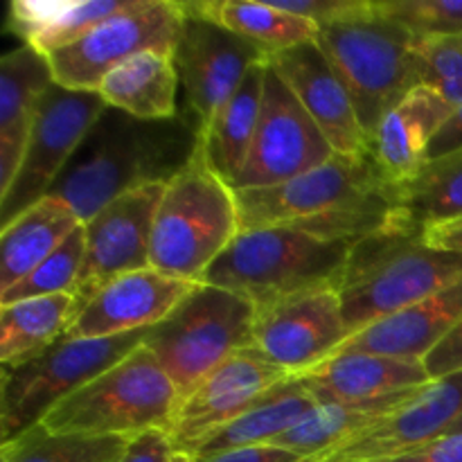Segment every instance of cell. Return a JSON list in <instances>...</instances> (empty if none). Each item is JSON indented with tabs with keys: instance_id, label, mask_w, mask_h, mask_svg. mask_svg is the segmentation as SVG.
<instances>
[{
	"instance_id": "6da1fadb",
	"label": "cell",
	"mask_w": 462,
	"mask_h": 462,
	"mask_svg": "<svg viewBox=\"0 0 462 462\" xmlns=\"http://www.w3.org/2000/svg\"><path fill=\"white\" fill-rule=\"evenodd\" d=\"M199 140L188 111L174 120H138L106 108L48 197L61 199L86 224L131 189L170 183L188 165Z\"/></svg>"
},
{
	"instance_id": "7a4b0ae2",
	"label": "cell",
	"mask_w": 462,
	"mask_h": 462,
	"mask_svg": "<svg viewBox=\"0 0 462 462\" xmlns=\"http://www.w3.org/2000/svg\"><path fill=\"white\" fill-rule=\"evenodd\" d=\"M316 45L346 86L373 144L383 117L420 86L418 34L382 12L377 0H359L346 16L319 27Z\"/></svg>"
},
{
	"instance_id": "3957f363",
	"label": "cell",
	"mask_w": 462,
	"mask_h": 462,
	"mask_svg": "<svg viewBox=\"0 0 462 462\" xmlns=\"http://www.w3.org/2000/svg\"><path fill=\"white\" fill-rule=\"evenodd\" d=\"M462 278V253L440 251L400 226L355 244L337 291L350 334L388 319Z\"/></svg>"
},
{
	"instance_id": "277c9868",
	"label": "cell",
	"mask_w": 462,
	"mask_h": 462,
	"mask_svg": "<svg viewBox=\"0 0 462 462\" xmlns=\"http://www.w3.org/2000/svg\"><path fill=\"white\" fill-rule=\"evenodd\" d=\"M242 233L237 194L208 161L203 140L165 185L152 228L149 266L185 282H203L217 257Z\"/></svg>"
},
{
	"instance_id": "5b68a950",
	"label": "cell",
	"mask_w": 462,
	"mask_h": 462,
	"mask_svg": "<svg viewBox=\"0 0 462 462\" xmlns=\"http://www.w3.org/2000/svg\"><path fill=\"white\" fill-rule=\"evenodd\" d=\"M352 246L291 226L242 230L203 275V284L228 289L255 310L314 289L337 287Z\"/></svg>"
},
{
	"instance_id": "8992f818",
	"label": "cell",
	"mask_w": 462,
	"mask_h": 462,
	"mask_svg": "<svg viewBox=\"0 0 462 462\" xmlns=\"http://www.w3.org/2000/svg\"><path fill=\"white\" fill-rule=\"evenodd\" d=\"M179 406L174 383L143 343L120 364L72 393L41 424L52 433L138 438L153 429L170 431Z\"/></svg>"
},
{
	"instance_id": "52a82bcc",
	"label": "cell",
	"mask_w": 462,
	"mask_h": 462,
	"mask_svg": "<svg viewBox=\"0 0 462 462\" xmlns=\"http://www.w3.org/2000/svg\"><path fill=\"white\" fill-rule=\"evenodd\" d=\"M257 310L251 300L215 284H197L144 346L174 383L180 402L239 350L253 347Z\"/></svg>"
},
{
	"instance_id": "ba28073f",
	"label": "cell",
	"mask_w": 462,
	"mask_h": 462,
	"mask_svg": "<svg viewBox=\"0 0 462 462\" xmlns=\"http://www.w3.org/2000/svg\"><path fill=\"white\" fill-rule=\"evenodd\" d=\"M149 329L106 338H66L16 368H3L0 440L12 442L39 427L63 400L140 347Z\"/></svg>"
},
{
	"instance_id": "9c48e42d",
	"label": "cell",
	"mask_w": 462,
	"mask_h": 462,
	"mask_svg": "<svg viewBox=\"0 0 462 462\" xmlns=\"http://www.w3.org/2000/svg\"><path fill=\"white\" fill-rule=\"evenodd\" d=\"M183 21V3L131 0L122 12L95 25L75 43L48 54L54 84L97 93L104 77L126 59L147 50L174 52Z\"/></svg>"
},
{
	"instance_id": "30bf717a",
	"label": "cell",
	"mask_w": 462,
	"mask_h": 462,
	"mask_svg": "<svg viewBox=\"0 0 462 462\" xmlns=\"http://www.w3.org/2000/svg\"><path fill=\"white\" fill-rule=\"evenodd\" d=\"M106 108L99 93L70 90L59 84L45 90L12 185L0 194V226L12 224L21 212L52 192Z\"/></svg>"
},
{
	"instance_id": "8fae6325",
	"label": "cell",
	"mask_w": 462,
	"mask_h": 462,
	"mask_svg": "<svg viewBox=\"0 0 462 462\" xmlns=\"http://www.w3.org/2000/svg\"><path fill=\"white\" fill-rule=\"evenodd\" d=\"M393 185L379 167L373 152L347 156L334 153L328 162L271 188L235 189L239 208V228H275L343 206L361 194Z\"/></svg>"
},
{
	"instance_id": "7c38bea8",
	"label": "cell",
	"mask_w": 462,
	"mask_h": 462,
	"mask_svg": "<svg viewBox=\"0 0 462 462\" xmlns=\"http://www.w3.org/2000/svg\"><path fill=\"white\" fill-rule=\"evenodd\" d=\"M334 153L319 125L269 63L255 138L233 188L253 189L287 183L328 162Z\"/></svg>"
},
{
	"instance_id": "4fadbf2b",
	"label": "cell",
	"mask_w": 462,
	"mask_h": 462,
	"mask_svg": "<svg viewBox=\"0 0 462 462\" xmlns=\"http://www.w3.org/2000/svg\"><path fill=\"white\" fill-rule=\"evenodd\" d=\"M262 59L269 54L255 43L185 9L174 63L185 93V111L197 122L199 134L210 126L217 111Z\"/></svg>"
},
{
	"instance_id": "5bb4252c",
	"label": "cell",
	"mask_w": 462,
	"mask_h": 462,
	"mask_svg": "<svg viewBox=\"0 0 462 462\" xmlns=\"http://www.w3.org/2000/svg\"><path fill=\"white\" fill-rule=\"evenodd\" d=\"M350 337L337 287H325L257 310L253 347L300 377L332 359Z\"/></svg>"
},
{
	"instance_id": "9a60e30c",
	"label": "cell",
	"mask_w": 462,
	"mask_h": 462,
	"mask_svg": "<svg viewBox=\"0 0 462 462\" xmlns=\"http://www.w3.org/2000/svg\"><path fill=\"white\" fill-rule=\"evenodd\" d=\"M289 377L293 374L271 364L255 347L239 350L180 402L167 431L174 451L192 458L217 431L246 413L257 400Z\"/></svg>"
},
{
	"instance_id": "2e32d148",
	"label": "cell",
	"mask_w": 462,
	"mask_h": 462,
	"mask_svg": "<svg viewBox=\"0 0 462 462\" xmlns=\"http://www.w3.org/2000/svg\"><path fill=\"white\" fill-rule=\"evenodd\" d=\"M165 185L156 183L131 189L86 221L84 266L72 291L79 302V311L116 278L149 269L153 215Z\"/></svg>"
},
{
	"instance_id": "e0dca14e",
	"label": "cell",
	"mask_w": 462,
	"mask_h": 462,
	"mask_svg": "<svg viewBox=\"0 0 462 462\" xmlns=\"http://www.w3.org/2000/svg\"><path fill=\"white\" fill-rule=\"evenodd\" d=\"M462 418V373L436 379L413 400L388 415L382 424L361 433L314 462H379L447 436Z\"/></svg>"
},
{
	"instance_id": "ac0fdd59",
	"label": "cell",
	"mask_w": 462,
	"mask_h": 462,
	"mask_svg": "<svg viewBox=\"0 0 462 462\" xmlns=\"http://www.w3.org/2000/svg\"><path fill=\"white\" fill-rule=\"evenodd\" d=\"M194 287L197 282L170 278L152 266L120 275L81 307L66 338H106L156 328Z\"/></svg>"
},
{
	"instance_id": "d6986e66",
	"label": "cell",
	"mask_w": 462,
	"mask_h": 462,
	"mask_svg": "<svg viewBox=\"0 0 462 462\" xmlns=\"http://www.w3.org/2000/svg\"><path fill=\"white\" fill-rule=\"evenodd\" d=\"M269 63L319 125L334 152L347 156L370 152L355 104L319 45L307 43L275 52L269 57Z\"/></svg>"
},
{
	"instance_id": "ffe728a7",
	"label": "cell",
	"mask_w": 462,
	"mask_h": 462,
	"mask_svg": "<svg viewBox=\"0 0 462 462\" xmlns=\"http://www.w3.org/2000/svg\"><path fill=\"white\" fill-rule=\"evenodd\" d=\"M462 320V278L433 296L377 320L343 343L341 352L424 361V356Z\"/></svg>"
},
{
	"instance_id": "44dd1931",
	"label": "cell",
	"mask_w": 462,
	"mask_h": 462,
	"mask_svg": "<svg viewBox=\"0 0 462 462\" xmlns=\"http://www.w3.org/2000/svg\"><path fill=\"white\" fill-rule=\"evenodd\" d=\"M454 111L440 95L418 86L383 117L370 149L393 185L406 183L422 171L433 140Z\"/></svg>"
},
{
	"instance_id": "7402d4cb",
	"label": "cell",
	"mask_w": 462,
	"mask_h": 462,
	"mask_svg": "<svg viewBox=\"0 0 462 462\" xmlns=\"http://www.w3.org/2000/svg\"><path fill=\"white\" fill-rule=\"evenodd\" d=\"M52 84L48 57L30 45L0 59V194L12 185L41 99Z\"/></svg>"
},
{
	"instance_id": "603a6c76",
	"label": "cell",
	"mask_w": 462,
	"mask_h": 462,
	"mask_svg": "<svg viewBox=\"0 0 462 462\" xmlns=\"http://www.w3.org/2000/svg\"><path fill=\"white\" fill-rule=\"evenodd\" d=\"M300 377L314 391L320 404L377 400L431 383L424 361L364 355V352L334 355L332 359Z\"/></svg>"
},
{
	"instance_id": "cb8c5ba5",
	"label": "cell",
	"mask_w": 462,
	"mask_h": 462,
	"mask_svg": "<svg viewBox=\"0 0 462 462\" xmlns=\"http://www.w3.org/2000/svg\"><path fill=\"white\" fill-rule=\"evenodd\" d=\"M179 90L174 52L147 50L113 68L97 93L108 108L138 120H174L180 113Z\"/></svg>"
},
{
	"instance_id": "d4e9b609",
	"label": "cell",
	"mask_w": 462,
	"mask_h": 462,
	"mask_svg": "<svg viewBox=\"0 0 462 462\" xmlns=\"http://www.w3.org/2000/svg\"><path fill=\"white\" fill-rule=\"evenodd\" d=\"M81 226L79 217L57 197H45L0 230V293L48 260Z\"/></svg>"
},
{
	"instance_id": "484cf974",
	"label": "cell",
	"mask_w": 462,
	"mask_h": 462,
	"mask_svg": "<svg viewBox=\"0 0 462 462\" xmlns=\"http://www.w3.org/2000/svg\"><path fill=\"white\" fill-rule=\"evenodd\" d=\"M422 388L365 402H328V404L316 406L300 424H296L291 431L280 436L271 445L282 447L305 458H319L382 424L388 415L413 400Z\"/></svg>"
},
{
	"instance_id": "4316f807",
	"label": "cell",
	"mask_w": 462,
	"mask_h": 462,
	"mask_svg": "<svg viewBox=\"0 0 462 462\" xmlns=\"http://www.w3.org/2000/svg\"><path fill=\"white\" fill-rule=\"evenodd\" d=\"M316 406H320V400L307 386L305 379L289 377L287 382L278 383L273 391L257 400L246 413L217 431L206 445L199 447L192 458H210L224 451L242 449V447L271 445L280 436L291 431L296 424H300Z\"/></svg>"
},
{
	"instance_id": "83f0119b",
	"label": "cell",
	"mask_w": 462,
	"mask_h": 462,
	"mask_svg": "<svg viewBox=\"0 0 462 462\" xmlns=\"http://www.w3.org/2000/svg\"><path fill=\"white\" fill-rule=\"evenodd\" d=\"M131 0H14L7 12V30L41 54H52L93 30Z\"/></svg>"
},
{
	"instance_id": "f1b7e54d",
	"label": "cell",
	"mask_w": 462,
	"mask_h": 462,
	"mask_svg": "<svg viewBox=\"0 0 462 462\" xmlns=\"http://www.w3.org/2000/svg\"><path fill=\"white\" fill-rule=\"evenodd\" d=\"M266 66L269 59H262L246 72L237 90L226 99L224 106L212 117L210 126L201 134L208 161L230 185H235L239 171L244 170L255 138L264 97Z\"/></svg>"
},
{
	"instance_id": "f546056e",
	"label": "cell",
	"mask_w": 462,
	"mask_h": 462,
	"mask_svg": "<svg viewBox=\"0 0 462 462\" xmlns=\"http://www.w3.org/2000/svg\"><path fill=\"white\" fill-rule=\"evenodd\" d=\"M79 314L72 293L27 298L0 305V361L3 368H16L43 355L61 341Z\"/></svg>"
},
{
	"instance_id": "4dcf8cb0",
	"label": "cell",
	"mask_w": 462,
	"mask_h": 462,
	"mask_svg": "<svg viewBox=\"0 0 462 462\" xmlns=\"http://www.w3.org/2000/svg\"><path fill=\"white\" fill-rule=\"evenodd\" d=\"M185 9L217 23L224 30L251 41L266 54L284 52L298 45L316 43L319 25L296 14L280 12L271 3L253 0H192Z\"/></svg>"
},
{
	"instance_id": "1f68e13d",
	"label": "cell",
	"mask_w": 462,
	"mask_h": 462,
	"mask_svg": "<svg viewBox=\"0 0 462 462\" xmlns=\"http://www.w3.org/2000/svg\"><path fill=\"white\" fill-rule=\"evenodd\" d=\"M395 199L400 226L415 233L462 217V147L433 158L415 179L395 185Z\"/></svg>"
},
{
	"instance_id": "d6a6232c",
	"label": "cell",
	"mask_w": 462,
	"mask_h": 462,
	"mask_svg": "<svg viewBox=\"0 0 462 462\" xmlns=\"http://www.w3.org/2000/svg\"><path fill=\"white\" fill-rule=\"evenodd\" d=\"M134 438H95L81 433H52L39 424L21 438L0 445L12 462H120Z\"/></svg>"
},
{
	"instance_id": "836d02e7",
	"label": "cell",
	"mask_w": 462,
	"mask_h": 462,
	"mask_svg": "<svg viewBox=\"0 0 462 462\" xmlns=\"http://www.w3.org/2000/svg\"><path fill=\"white\" fill-rule=\"evenodd\" d=\"M86 255V228L84 224L48 257L41 262L27 278L14 284L9 291L0 293V305L27 300V298L57 296V293H72L79 280L81 266Z\"/></svg>"
},
{
	"instance_id": "e575fe53",
	"label": "cell",
	"mask_w": 462,
	"mask_h": 462,
	"mask_svg": "<svg viewBox=\"0 0 462 462\" xmlns=\"http://www.w3.org/2000/svg\"><path fill=\"white\" fill-rule=\"evenodd\" d=\"M418 72L420 86L462 106V32L418 36Z\"/></svg>"
},
{
	"instance_id": "d590c367",
	"label": "cell",
	"mask_w": 462,
	"mask_h": 462,
	"mask_svg": "<svg viewBox=\"0 0 462 462\" xmlns=\"http://www.w3.org/2000/svg\"><path fill=\"white\" fill-rule=\"evenodd\" d=\"M377 5L418 36L462 32V0H379Z\"/></svg>"
},
{
	"instance_id": "8d00e7d4",
	"label": "cell",
	"mask_w": 462,
	"mask_h": 462,
	"mask_svg": "<svg viewBox=\"0 0 462 462\" xmlns=\"http://www.w3.org/2000/svg\"><path fill=\"white\" fill-rule=\"evenodd\" d=\"M271 5L278 7L280 12L296 14V16L307 18V21L323 27L328 23L337 21V18L346 16L347 12H352L359 5V0H282V3Z\"/></svg>"
},
{
	"instance_id": "74e56055",
	"label": "cell",
	"mask_w": 462,
	"mask_h": 462,
	"mask_svg": "<svg viewBox=\"0 0 462 462\" xmlns=\"http://www.w3.org/2000/svg\"><path fill=\"white\" fill-rule=\"evenodd\" d=\"M424 368H427L431 382L445 379L449 374L462 373V320L456 325L454 332L447 334L427 356H424Z\"/></svg>"
},
{
	"instance_id": "f35d334b",
	"label": "cell",
	"mask_w": 462,
	"mask_h": 462,
	"mask_svg": "<svg viewBox=\"0 0 462 462\" xmlns=\"http://www.w3.org/2000/svg\"><path fill=\"white\" fill-rule=\"evenodd\" d=\"M174 456L176 451L170 440V433L162 429H153V431L134 438L120 462H170Z\"/></svg>"
},
{
	"instance_id": "ab89813d",
	"label": "cell",
	"mask_w": 462,
	"mask_h": 462,
	"mask_svg": "<svg viewBox=\"0 0 462 462\" xmlns=\"http://www.w3.org/2000/svg\"><path fill=\"white\" fill-rule=\"evenodd\" d=\"M379 462H462V433L442 436L415 449L402 451L393 458Z\"/></svg>"
},
{
	"instance_id": "60d3db41",
	"label": "cell",
	"mask_w": 462,
	"mask_h": 462,
	"mask_svg": "<svg viewBox=\"0 0 462 462\" xmlns=\"http://www.w3.org/2000/svg\"><path fill=\"white\" fill-rule=\"evenodd\" d=\"M307 458L275 445H253L242 449L224 451L210 458H192V462H305Z\"/></svg>"
},
{
	"instance_id": "b9f144b4",
	"label": "cell",
	"mask_w": 462,
	"mask_h": 462,
	"mask_svg": "<svg viewBox=\"0 0 462 462\" xmlns=\"http://www.w3.org/2000/svg\"><path fill=\"white\" fill-rule=\"evenodd\" d=\"M424 242L433 248H440V251L462 253V217L429 226L424 230Z\"/></svg>"
},
{
	"instance_id": "7bdbcfd3",
	"label": "cell",
	"mask_w": 462,
	"mask_h": 462,
	"mask_svg": "<svg viewBox=\"0 0 462 462\" xmlns=\"http://www.w3.org/2000/svg\"><path fill=\"white\" fill-rule=\"evenodd\" d=\"M460 147H462V106H458L454 113H451V117L445 122L440 134L436 135V140H433L431 144V152H429V161L447 156V153L456 152V149Z\"/></svg>"
},
{
	"instance_id": "ee69618b",
	"label": "cell",
	"mask_w": 462,
	"mask_h": 462,
	"mask_svg": "<svg viewBox=\"0 0 462 462\" xmlns=\"http://www.w3.org/2000/svg\"><path fill=\"white\" fill-rule=\"evenodd\" d=\"M454 433H462V418L458 420V422L454 424V427H451V431L447 433V436H454Z\"/></svg>"
},
{
	"instance_id": "f6af8a7d",
	"label": "cell",
	"mask_w": 462,
	"mask_h": 462,
	"mask_svg": "<svg viewBox=\"0 0 462 462\" xmlns=\"http://www.w3.org/2000/svg\"><path fill=\"white\" fill-rule=\"evenodd\" d=\"M170 462H192V458H189V456H183V454H176Z\"/></svg>"
},
{
	"instance_id": "bcb514c9",
	"label": "cell",
	"mask_w": 462,
	"mask_h": 462,
	"mask_svg": "<svg viewBox=\"0 0 462 462\" xmlns=\"http://www.w3.org/2000/svg\"><path fill=\"white\" fill-rule=\"evenodd\" d=\"M0 462H12V458H9L7 454H3V451H0Z\"/></svg>"
},
{
	"instance_id": "7dc6e473",
	"label": "cell",
	"mask_w": 462,
	"mask_h": 462,
	"mask_svg": "<svg viewBox=\"0 0 462 462\" xmlns=\"http://www.w3.org/2000/svg\"><path fill=\"white\" fill-rule=\"evenodd\" d=\"M305 462H314V458H307V460H305Z\"/></svg>"
}]
</instances>
